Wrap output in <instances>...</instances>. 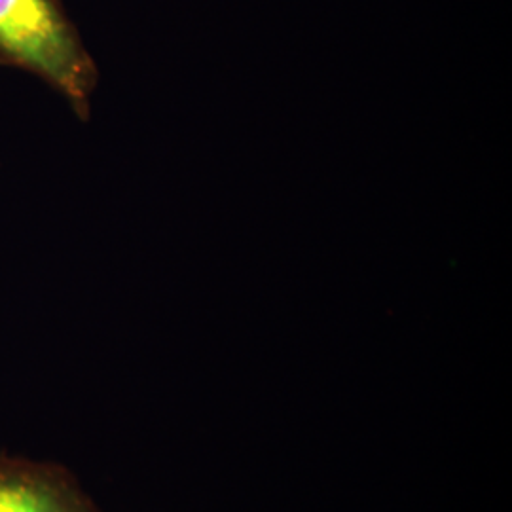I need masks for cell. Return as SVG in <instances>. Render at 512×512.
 I'll use <instances>...</instances> for the list:
<instances>
[{
  "instance_id": "cell-1",
  "label": "cell",
  "mask_w": 512,
  "mask_h": 512,
  "mask_svg": "<svg viewBox=\"0 0 512 512\" xmlns=\"http://www.w3.org/2000/svg\"><path fill=\"white\" fill-rule=\"evenodd\" d=\"M0 63L35 74L88 118L97 67L59 0H0Z\"/></svg>"
},
{
  "instance_id": "cell-2",
  "label": "cell",
  "mask_w": 512,
  "mask_h": 512,
  "mask_svg": "<svg viewBox=\"0 0 512 512\" xmlns=\"http://www.w3.org/2000/svg\"><path fill=\"white\" fill-rule=\"evenodd\" d=\"M0 512H88L63 488L29 475L0 473Z\"/></svg>"
}]
</instances>
